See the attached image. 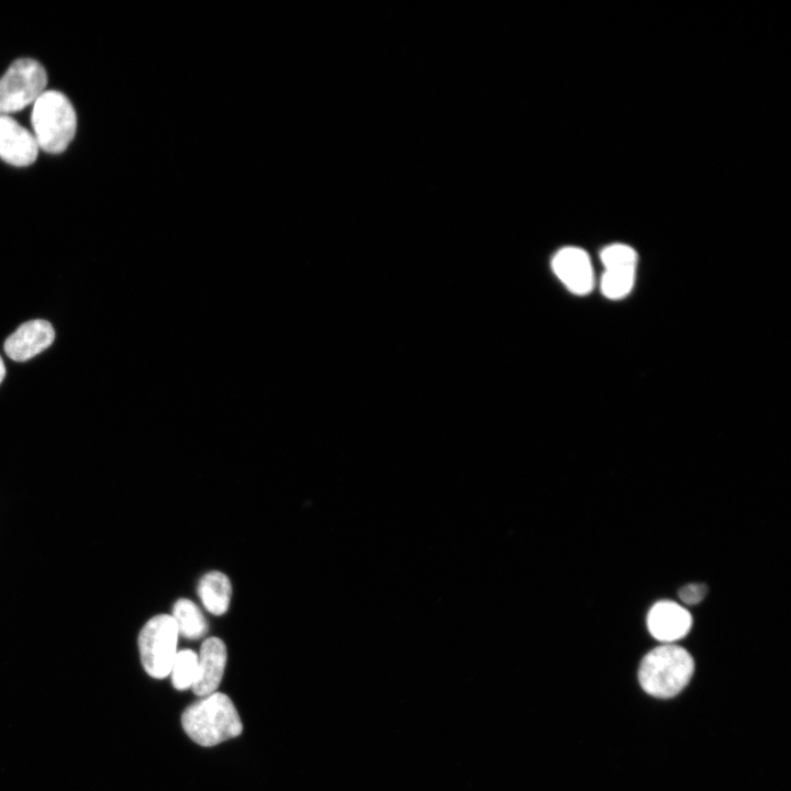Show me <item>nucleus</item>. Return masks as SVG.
<instances>
[{"label":"nucleus","instance_id":"dca6fc26","mask_svg":"<svg viewBox=\"0 0 791 791\" xmlns=\"http://www.w3.org/2000/svg\"><path fill=\"white\" fill-rule=\"evenodd\" d=\"M706 591L703 583H689L679 590L678 595L683 603L692 605L701 602Z\"/></svg>","mask_w":791,"mask_h":791},{"label":"nucleus","instance_id":"39448f33","mask_svg":"<svg viewBox=\"0 0 791 791\" xmlns=\"http://www.w3.org/2000/svg\"><path fill=\"white\" fill-rule=\"evenodd\" d=\"M44 67L31 58L15 60L0 78V115L24 109L45 91Z\"/></svg>","mask_w":791,"mask_h":791},{"label":"nucleus","instance_id":"f3484780","mask_svg":"<svg viewBox=\"0 0 791 791\" xmlns=\"http://www.w3.org/2000/svg\"><path fill=\"white\" fill-rule=\"evenodd\" d=\"M4 376H5V367H4L3 360L0 356V383L2 382Z\"/></svg>","mask_w":791,"mask_h":791},{"label":"nucleus","instance_id":"20e7f679","mask_svg":"<svg viewBox=\"0 0 791 791\" xmlns=\"http://www.w3.org/2000/svg\"><path fill=\"white\" fill-rule=\"evenodd\" d=\"M178 635L176 623L168 614L155 615L141 630L140 656L145 671L153 678L169 676L178 653Z\"/></svg>","mask_w":791,"mask_h":791},{"label":"nucleus","instance_id":"f257e3e1","mask_svg":"<svg viewBox=\"0 0 791 791\" xmlns=\"http://www.w3.org/2000/svg\"><path fill=\"white\" fill-rule=\"evenodd\" d=\"M187 735L201 746H214L242 733V722L232 700L213 692L188 706L181 716Z\"/></svg>","mask_w":791,"mask_h":791},{"label":"nucleus","instance_id":"1a4fd4ad","mask_svg":"<svg viewBox=\"0 0 791 791\" xmlns=\"http://www.w3.org/2000/svg\"><path fill=\"white\" fill-rule=\"evenodd\" d=\"M691 625L692 617L689 611L673 601L657 602L647 615L650 634L665 643L682 638L688 634Z\"/></svg>","mask_w":791,"mask_h":791},{"label":"nucleus","instance_id":"0eeeda50","mask_svg":"<svg viewBox=\"0 0 791 791\" xmlns=\"http://www.w3.org/2000/svg\"><path fill=\"white\" fill-rule=\"evenodd\" d=\"M55 338L53 325L45 320L23 323L4 342L5 354L15 361H25L52 345Z\"/></svg>","mask_w":791,"mask_h":791},{"label":"nucleus","instance_id":"4468645a","mask_svg":"<svg viewBox=\"0 0 791 791\" xmlns=\"http://www.w3.org/2000/svg\"><path fill=\"white\" fill-rule=\"evenodd\" d=\"M198 671V654L191 649L178 650L170 673L172 686L177 690L192 688Z\"/></svg>","mask_w":791,"mask_h":791},{"label":"nucleus","instance_id":"9d476101","mask_svg":"<svg viewBox=\"0 0 791 791\" xmlns=\"http://www.w3.org/2000/svg\"><path fill=\"white\" fill-rule=\"evenodd\" d=\"M226 647L218 637L207 638L198 655L197 678L192 686V691L201 697L216 692L221 683L225 665H226Z\"/></svg>","mask_w":791,"mask_h":791},{"label":"nucleus","instance_id":"2eb2a0df","mask_svg":"<svg viewBox=\"0 0 791 791\" xmlns=\"http://www.w3.org/2000/svg\"><path fill=\"white\" fill-rule=\"evenodd\" d=\"M601 261L605 269L636 267L637 254L628 245L613 244L601 252Z\"/></svg>","mask_w":791,"mask_h":791},{"label":"nucleus","instance_id":"f03ea898","mask_svg":"<svg viewBox=\"0 0 791 791\" xmlns=\"http://www.w3.org/2000/svg\"><path fill=\"white\" fill-rule=\"evenodd\" d=\"M694 671L692 656L683 647L665 644L647 653L638 669V680L648 694L668 699L677 695Z\"/></svg>","mask_w":791,"mask_h":791},{"label":"nucleus","instance_id":"7ed1b4c3","mask_svg":"<svg viewBox=\"0 0 791 791\" xmlns=\"http://www.w3.org/2000/svg\"><path fill=\"white\" fill-rule=\"evenodd\" d=\"M31 123L38 148L58 154L66 149L75 136L76 112L62 92L47 90L33 103Z\"/></svg>","mask_w":791,"mask_h":791},{"label":"nucleus","instance_id":"ddd939ff","mask_svg":"<svg viewBox=\"0 0 791 791\" xmlns=\"http://www.w3.org/2000/svg\"><path fill=\"white\" fill-rule=\"evenodd\" d=\"M635 268L636 267L605 269L601 278L602 293L612 300L621 299L628 294L635 281Z\"/></svg>","mask_w":791,"mask_h":791},{"label":"nucleus","instance_id":"9b49d317","mask_svg":"<svg viewBox=\"0 0 791 791\" xmlns=\"http://www.w3.org/2000/svg\"><path fill=\"white\" fill-rule=\"evenodd\" d=\"M198 594L204 608L214 615L224 614L232 595L230 579L221 571H210L199 581Z\"/></svg>","mask_w":791,"mask_h":791},{"label":"nucleus","instance_id":"f8f14e48","mask_svg":"<svg viewBox=\"0 0 791 791\" xmlns=\"http://www.w3.org/2000/svg\"><path fill=\"white\" fill-rule=\"evenodd\" d=\"M178 633L189 639H198L208 632V623L199 606L189 599H179L171 614Z\"/></svg>","mask_w":791,"mask_h":791},{"label":"nucleus","instance_id":"423d86ee","mask_svg":"<svg viewBox=\"0 0 791 791\" xmlns=\"http://www.w3.org/2000/svg\"><path fill=\"white\" fill-rule=\"evenodd\" d=\"M552 267L560 281L575 294L589 293L594 283L589 255L579 247H564L558 250Z\"/></svg>","mask_w":791,"mask_h":791},{"label":"nucleus","instance_id":"6e6552de","mask_svg":"<svg viewBox=\"0 0 791 791\" xmlns=\"http://www.w3.org/2000/svg\"><path fill=\"white\" fill-rule=\"evenodd\" d=\"M37 153L34 135L9 115H0V158L24 167L35 161Z\"/></svg>","mask_w":791,"mask_h":791}]
</instances>
